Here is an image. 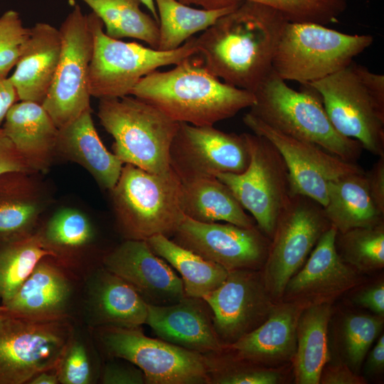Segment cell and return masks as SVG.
Masks as SVG:
<instances>
[{"instance_id":"cell-27","label":"cell","mask_w":384,"mask_h":384,"mask_svg":"<svg viewBox=\"0 0 384 384\" xmlns=\"http://www.w3.org/2000/svg\"><path fill=\"white\" fill-rule=\"evenodd\" d=\"M91 110L59 129L56 154L86 169L102 188L116 184L124 164L107 149L95 129Z\"/></svg>"},{"instance_id":"cell-34","label":"cell","mask_w":384,"mask_h":384,"mask_svg":"<svg viewBox=\"0 0 384 384\" xmlns=\"http://www.w3.org/2000/svg\"><path fill=\"white\" fill-rule=\"evenodd\" d=\"M81 1L101 19L108 36L137 38L157 49L159 22L140 9L139 0Z\"/></svg>"},{"instance_id":"cell-26","label":"cell","mask_w":384,"mask_h":384,"mask_svg":"<svg viewBox=\"0 0 384 384\" xmlns=\"http://www.w3.org/2000/svg\"><path fill=\"white\" fill-rule=\"evenodd\" d=\"M1 131L35 173L48 170L56 155L59 129L42 105L18 101L9 110Z\"/></svg>"},{"instance_id":"cell-11","label":"cell","mask_w":384,"mask_h":384,"mask_svg":"<svg viewBox=\"0 0 384 384\" xmlns=\"http://www.w3.org/2000/svg\"><path fill=\"white\" fill-rule=\"evenodd\" d=\"M250 161L241 173H222L216 178L252 215L259 229L271 239L279 215L292 192L286 164L265 137L245 133Z\"/></svg>"},{"instance_id":"cell-7","label":"cell","mask_w":384,"mask_h":384,"mask_svg":"<svg viewBox=\"0 0 384 384\" xmlns=\"http://www.w3.org/2000/svg\"><path fill=\"white\" fill-rule=\"evenodd\" d=\"M373 41L370 35H351L316 23L288 21L272 70L285 81L307 85L346 68Z\"/></svg>"},{"instance_id":"cell-19","label":"cell","mask_w":384,"mask_h":384,"mask_svg":"<svg viewBox=\"0 0 384 384\" xmlns=\"http://www.w3.org/2000/svg\"><path fill=\"white\" fill-rule=\"evenodd\" d=\"M102 266L130 284L147 304H172L186 297L181 279L146 240H125L103 256Z\"/></svg>"},{"instance_id":"cell-24","label":"cell","mask_w":384,"mask_h":384,"mask_svg":"<svg viewBox=\"0 0 384 384\" xmlns=\"http://www.w3.org/2000/svg\"><path fill=\"white\" fill-rule=\"evenodd\" d=\"M85 296L90 324L95 329L145 324L147 304L130 284L102 266L90 277Z\"/></svg>"},{"instance_id":"cell-50","label":"cell","mask_w":384,"mask_h":384,"mask_svg":"<svg viewBox=\"0 0 384 384\" xmlns=\"http://www.w3.org/2000/svg\"><path fill=\"white\" fill-rule=\"evenodd\" d=\"M59 383L55 370H48L38 373L28 384H58Z\"/></svg>"},{"instance_id":"cell-40","label":"cell","mask_w":384,"mask_h":384,"mask_svg":"<svg viewBox=\"0 0 384 384\" xmlns=\"http://www.w3.org/2000/svg\"><path fill=\"white\" fill-rule=\"evenodd\" d=\"M59 383L90 384L94 380L90 357L85 345L74 335L55 368Z\"/></svg>"},{"instance_id":"cell-5","label":"cell","mask_w":384,"mask_h":384,"mask_svg":"<svg viewBox=\"0 0 384 384\" xmlns=\"http://www.w3.org/2000/svg\"><path fill=\"white\" fill-rule=\"evenodd\" d=\"M321 97L336 130L384 156V76L351 62L346 68L307 84Z\"/></svg>"},{"instance_id":"cell-28","label":"cell","mask_w":384,"mask_h":384,"mask_svg":"<svg viewBox=\"0 0 384 384\" xmlns=\"http://www.w3.org/2000/svg\"><path fill=\"white\" fill-rule=\"evenodd\" d=\"M323 208L338 233L384 222V214L377 208L370 194L364 171L329 182L327 202Z\"/></svg>"},{"instance_id":"cell-21","label":"cell","mask_w":384,"mask_h":384,"mask_svg":"<svg viewBox=\"0 0 384 384\" xmlns=\"http://www.w3.org/2000/svg\"><path fill=\"white\" fill-rule=\"evenodd\" d=\"M68 269L43 258L14 296L2 304L11 314L36 320L70 319L74 285Z\"/></svg>"},{"instance_id":"cell-49","label":"cell","mask_w":384,"mask_h":384,"mask_svg":"<svg viewBox=\"0 0 384 384\" xmlns=\"http://www.w3.org/2000/svg\"><path fill=\"white\" fill-rule=\"evenodd\" d=\"M384 368V336L381 335L375 346L369 353L366 368L370 373H377L383 371Z\"/></svg>"},{"instance_id":"cell-33","label":"cell","mask_w":384,"mask_h":384,"mask_svg":"<svg viewBox=\"0 0 384 384\" xmlns=\"http://www.w3.org/2000/svg\"><path fill=\"white\" fill-rule=\"evenodd\" d=\"M159 16L157 50H172L181 46L193 34L205 31L220 17L240 4L218 9H198L177 0H154Z\"/></svg>"},{"instance_id":"cell-38","label":"cell","mask_w":384,"mask_h":384,"mask_svg":"<svg viewBox=\"0 0 384 384\" xmlns=\"http://www.w3.org/2000/svg\"><path fill=\"white\" fill-rule=\"evenodd\" d=\"M383 317L378 315L352 314L343 324V343L348 366L356 373L372 343L379 336Z\"/></svg>"},{"instance_id":"cell-6","label":"cell","mask_w":384,"mask_h":384,"mask_svg":"<svg viewBox=\"0 0 384 384\" xmlns=\"http://www.w3.org/2000/svg\"><path fill=\"white\" fill-rule=\"evenodd\" d=\"M97 117L124 164L154 174L171 169L169 151L178 122L133 95L100 99Z\"/></svg>"},{"instance_id":"cell-32","label":"cell","mask_w":384,"mask_h":384,"mask_svg":"<svg viewBox=\"0 0 384 384\" xmlns=\"http://www.w3.org/2000/svg\"><path fill=\"white\" fill-rule=\"evenodd\" d=\"M39 230L53 258L68 270L78 265L95 237L87 215L71 208L55 212Z\"/></svg>"},{"instance_id":"cell-1","label":"cell","mask_w":384,"mask_h":384,"mask_svg":"<svg viewBox=\"0 0 384 384\" xmlns=\"http://www.w3.org/2000/svg\"><path fill=\"white\" fill-rule=\"evenodd\" d=\"M287 22L274 8L242 1L196 38V55L223 82L253 92L272 70Z\"/></svg>"},{"instance_id":"cell-51","label":"cell","mask_w":384,"mask_h":384,"mask_svg":"<svg viewBox=\"0 0 384 384\" xmlns=\"http://www.w3.org/2000/svg\"><path fill=\"white\" fill-rule=\"evenodd\" d=\"M151 12L153 18L159 22V16L154 0H139Z\"/></svg>"},{"instance_id":"cell-25","label":"cell","mask_w":384,"mask_h":384,"mask_svg":"<svg viewBox=\"0 0 384 384\" xmlns=\"http://www.w3.org/2000/svg\"><path fill=\"white\" fill-rule=\"evenodd\" d=\"M36 174L11 171L0 175V244L26 238L36 230L50 203Z\"/></svg>"},{"instance_id":"cell-10","label":"cell","mask_w":384,"mask_h":384,"mask_svg":"<svg viewBox=\"0 0 384 384\" xmlns=\"http://www.w3.org/2000/svg\"><path fill=\"white\" fill-rule=\"evenodd\" d=\"M75 335L70 319L36 320L0 312V384H23L55 370Z\"/></svg>"},{"instance_id":"cell-13","label":"cell","mask_w":384,"mask_h":384,"mask_svg":"<svg viewBox=\"0 0 384 384\" xmlns=\"http://www.w3.org/2000/svg\"><path fill=\"white\" fill-rule=\"evenodd\" d=\"M59 31L61 55L42 106L60 129L91 110L88 70L94 42L87 15L78 4L66 16Z\"/></svg>"},{"instance_id":"cell-29","label":"cell","mask_w":384,"mask_h":384,"mask_svg":"<svg viewBox=\"0 0 384 384\" xmlns=\"http://www.w3.org/2000/svg\"><path fill=\"white\" fill-rule=\"evenodd\" d=\"M331 304L304 308L297 326V348L292 360L295 383L319 384L329 360L327 331Z\"/></svg>"},{"instance_id":"cell-37","label":"cell","mask_w":384,"mask_h":384,"mask_svg":"<svg viewBox=\"0 0 384 384\" xmlns=\"http://www.w3.org/2000/svg\"><path fill=\"white\" fill-rule=\"evenodd\" d=\"M207 356L210 359V383L277 384L283 380L282 374L272 367L235 361L223 353Z\"/></svg>"},{"instance_id":"cell-3","label":"cell","mask_w":384,"mask_h":384,"mask_svg":"<svg viewBox=\"0 0 384 384\" xmlns=\"http://www.w3.org/2000/svg\"><path fill=\"white\" fill-rule=\"evenodd\" d=\"M303 91L290 87L273 70L253 93L250 113L272 128L314 144L343 161L356 163L363 147L332 125L319 94L308 85Z\"/></svg>"},{"instance_id":"cell-36","label":"cell","mask_w":384,"mask_h":384,"mask_svg":"<svg viewBox=\"0 0 384 384\" xmlns=\"http://www.w3.org/2000/svg\"><path fill=\"white\" fill-rule=\"evenodd\" d=\"M335 245L340 257L359 272L384 267V222L336 233Z\"/></svg>"},{"instance_id":"cell-18","label":"cell","mask_w":384,"mask_h":384,"mask_svg":"<svg viewBox=\"0 0 384 384\" xmlns=\"http://www.w3.org/2000/svg\"><path fill=\"white\" fill-rule=\"evenodd\" d=\"M337 230L331 226L320 238L306 261L289 279L282 300L303 308L331 304L358 284V272L338 255L335 245Z\"/></svg>"},{"instance_id":"cell-20","label":"cell","mask_w":384,"mask_h":384,"mask_svg":"<svg viewBox=\"0 0 384 384\" xmlns=\"http://www.w3.org/2000/svg\"><path fill=\"white\" fill-rule=\"evenodd\" d=\"M146 324L157 337L203 355L222 353L213 314L203 298L186 296L169 305L147 304Z\"/></svg>"},{"instance_id":"cell-4","label":"cell","mask_w":384,"mask_h":384,"mask_svg":"<svg viewBox=\"0 0 384 384\" xmlns=\"http://www.w3.org/2000/svg\"><path fill=\"white\" fill-rule=\"evenodd\" d=\"M115 221L125 240L171 238L185 217L183 183L171 169L154 174L129 164L109 191Z\"/></svg>"},{"instance_id":"cell-47","label":"cell","mask_w":384,"mask_h":384,"mask_svg":"<svg viewBox=\"0 0 384 384\" xmlns=\"http://www.w3.org/2000/svg\"><path fill=\"white\" fill-rule=\"evenodd\" d=\"M358 305L368 309L375 315H384V285L383 283L370 287L361 292L355 298Z\"/></svg>"},{"instance_id":"cell-23","label":"cell","mask_w":384,"mask_h":384,"mask_svg":"<svg viewBox=\"0 0 384 384\" xmlns=\"http://www.w3.org/2000/svg\"><path fill=\"white\" fill-rule=\"evenodd\" d=\"M16 69L9 77L20 101L42 105L53 81L62 50L59 29L46 23L30 28Z\"/></svg>"},{"instance_id":"cell-22","label":"cell","mask_w":384,"mask_h":384,"mask_svg":"<svg viewBox=\"0 0 384 384\" xmlns=\"http://www.w3.org/2000/svg\"><path fill=\"white\" fill-rule=\"evenodd\" d=\"M303 309L292 302L276 303L261 325L225 346L222 353L235 361L266 367L292 361L297 321Z\"/></svg>"},{"instance_id":"cell-31","label":"cell","mask_w":384,"mask_h":384,"mask_svg":"<svg viewBox=\"0 0 384 384\" xmlns=\"http://www.w3.org/2000/svg\"><path fill=\"white\" fill-rule=\"evenodd\" d=\"M151 250L180 274L186 296L203 298L218 288L228 271L162 235L146 240Z\"/></svg>"},{"instance_id":"cell-12","label":"cell","mask_w":384,"mask_h":384,"mask_svg":"<svg viewBox=\"0 0 384 384\" xmlns=\"http://www.w3.org/2000/svg\"><path fill=\"white\" fill-rule=\"evenodd\" d=\"M331 226L321 205L307 196L292 195L277 218L261 270L265 285L274 301L282 299L289 279Z\"/></svg>"},{"instance_id":"cell-16","label":"cell","mask_w":384,"mask_h":384,"mask_svg":"<svg viewBox=\"0 0 384 384\" xmlns=\"http://www.w3.org/2000/svg\"><path fill=\"white\" fill-rule=\"evenodd\" d=\"M242 120L252 133L265 137L280 153L287 167L292 194L307 196L323 207L327 202L329 182L364 171L357 163L343 161L314 144L272 128L250 112Z\"/></svg>"},{"instance_id":"cell-45","label":"cell","mask_w":384,"mask_h":384,"mask_svg":"<svg viewBox=\"0 0 384 384\" xmlns=\"http://www.w3.org/2000/svg\"><path fill=\"white\" fill-rule=\"evenodd\" d=\"M366 380L358 375L347 364H336L324 368L319 383L364 384Z\"/></svg>"},{"instance_id":"cell-2","label":"cell","mask_w":384,"mask_h":384,"mask_svg":"<svg viewBox=\"0 0 384 384\" xmlns=\"http://www.w3.org/2000/svg\"><path fill=\"white\" fill-rule=\"evenodd\" d=\"M143 77L131 91L176 122L213 126L255 102L252 92L222 82L196 54Z\"/></svg>"},{"instance_id":"cell-46","label":"cell","mask_w":384,"mask_h":384,"mask_svg":"<svg viewBox=\"0 0 384 384\" xmlns=\"http://www.w3.org/2000/svg\"><path fill=\"white\" fill-rule=\"evenodd\" d=\"M186 5H196L203 9H218L235 4H240L242 1H250L258 2L274 8L282 14H286L291 8L289 0H177Z\"/></svg>"},{"instance_id":"cell-35","label":"cell","mask_w":384,"mask_h":384,"mask_svg":"<svg viewBox=\"0 0 384 384\" xmlns=\"http://www.w3.org/2000/svg\"><path fill=\"white\" fill-rule=\"evenodd\" d=\"M53 254L46 247L39 230L31 235L0 244V299L8 302L38 263Z\"/></svg>"},{"instance_id":"cell-14","label":"cell","mask_w":384,"mask_h":384,"mask_svg":"<svg viewBox=\"0 0 384 384\" xmlns=\"http://www.w3.org/2000/svg\"><path fill=\"white\" fill-rule=\"evenodd\" d=\"M170 166L182 182L241 173L250 161L245 133L178 122L169 151Z\"/></svg>"},{"instance_id":"cell-44","label":"cell","mask_w":384,"mask_h":384,"mask_svg":"<svg viewBox=\"0 0 384 384\" xmlns=\"http://www.w3.org/2000/svg\"><path fill=\"white\" fill-rule=\"evenodd\" d=\"M371 198L377 208L384 214V156H379L372 168L365 171Z\"/></svg>"},{"instance_id":"cell-43","label":"cell","mask_w":384,"mask_h":384,"mask_svg":"<svg viewBox=\"0 0 384 384\" xmlns=\"http://www.w3.org/2000/svg\"><path fill=\"white\" fill-rule=\"evenodd\" d=\"M11 171L35 173L14 144L1 130L0 175Z\"/></svg>"},{"instance_id":"cell-41","label":"cell","mask_w":384,"mask_h":384,"mask_svg":"<svg viewBox=\"0 0 384 384\" xmlns=\"http://www.w3.org/2000/svg\"><path fill=\"white\" fill-rule=\"evenodd\" d=\"M302 22L329 25L337 22L347 8V0H292Z\"/></svg>"},{"instance_id":"cell-17","label":"cell","mask_w":384,"mask_h":384,"mask_svg":"<svg viewBox=\"0 0 384 384\" xmlns=\"http://www.w3.org/2000/svg\"><path fill=\"white\" fill-rule=\"evenodd\" d=\"M203 299L210 306L216 334L224 346L261 325L275 305L261 270H233Z\"/></svg>"},{"instance_id":"cell-52","label":"cell","mask_w":384,"mask_h":384,"mask_svg":"<svg viewBox=\"0 0 384 384\" xmlns=\"http://www.w3.org/2000/svg\"><path fill=\"white\" fill-rule=\"evenodd\" d=\"M4 310H5L4 306L2 304H0V312L3 311Z\"/></svg>"},{"instance_id":"cell-8","label":"cell","mask_w":384,"mask_h":384,"mask_svg":"<svg viewBox=\"0 0 384 384\" xmlns=\"http://www.w3.org/2000/svg\"><path fill=\"white\" fill-rule=\"evenodd\" d=\"M87 15L94 42L88 70L90 96L102 99L129 95L143 77L160 67L176 65L197 53L195 37L177 49L159 50L111 38L94 12Z\"/></svg>"},{"instance_id":"cell-48","label":"cell","mask_w":384,"mask_h":384,"mask_svg":"<svg viewBox=\"0 0 384 384\" xmlns=\"http://www.w3.org/2000/svg\"><path fill=\"white\" fill-rule=\"evenodd\" d=\"M18 101L17 92L9 77L0 78V131L9 110Z\"/></svg>"},{"instance_id":"cell-39","label":"cell","mask_w":384,"mask_h":384,"mask_svg":"<svg viewBox=\"0 0 384 384\" xmlns=\"http://www.w3.org/2000/svg\"><path fill=\"white\" fill-rule=\"evenodd\" d=\"M30 31L17 11L8 10L0 16V78L16 66Z\"/></svg>"},{"instance_id":"cell-9","label":"cell","mask_w":384,"mask_h":384,"mask_svg":"<svg viewBox=\"0 0 384 384\" xmlns=\"http://www.w3.org/2000/svg\"><path fill=\"white\" fill-rule=\"evenodd\" d=\"M95 329L105 354L139 368L146 384L210 383V359L206 355L148 337L140 327L103 326Z\"/></svg>"},{"instance_id":"cell-15","label":"cell","mask_w":384,"mask_h":384,"mask_svg":"<svg viewBox=\"0 0 384 384\" xmlns=\"http://www.w3.org/2000/svg\"><path fill=\"white\" fill-rule=\"evenodd\" d=\"M172 240L228 271L261 270L267 257L270 239L256 225L202 223L185 215Z\"/></svg>"},{"instance_id":"cell-30","label":"cell","mask_w":384,"mask_h":384,"mask_svg":"<svg viewBox=\"0 0 384 384\" xmlns=\"http://www.w3.org/2000/svg\"><path fill=\"white\" fill-rule=\"evenodd\" d=\"M182 183L186 216L202 223L224 221L244 228L256 225L228 186L216 177Z\"/></svg>"},{"instance_id":"cell-42","label":"cell","mask_w":384,"mask_h":384,"mask_svg":"<svg viewBox=\"0 0 384 384\" xmlns=\"http://www.w3.org/2000/svg\"><path fill=\"white\" fill-rule=\"evenodd\" d=\"M100 382L103 384H144L146 380L143 371L133 363L110 361L104 366Z\"/></svg>"}]
</instances>
